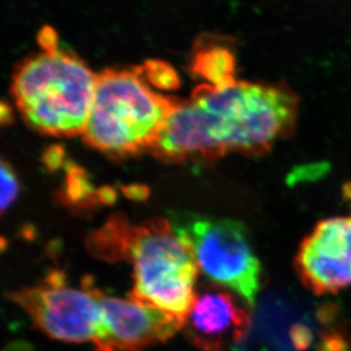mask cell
Instances as JSON below:
<instances>
[{
  "label": "cell",
  "mask_w": 351,
  "mask_h": 351,
  "mask_svg": "<svg viewBox=\"0 0 351 351\" xmlns=\"http://www.w3.org/2000/svg\"><path fill=\"white\" fill-rule=\"evenodd\" d=\"M179 104L149 85L141 66L104 69L82 136L111 159L137 156L154 149Z\"/></svg>",
  "instance_id": "cell-4"
},
{
  "label": "cell",
  "mask_w": 351,
  "mask_h": 351,
  "mask_svg": "<svg viewBox=\"0 0 351 351\" xmlns=\"http://www.w3.org/2000/svg\"><path fill=\"white\" fill-rule=\"evenodd\" d=\"M170 223L203 275L254 307L261 291V266L243 223L196 213H173Z\"/></svg>",
  "instance_id": "cell-5"
},
{
  "label": "cell",
  "mask_w": 351,
  "mask_h": 351,
  "mask_svg": "<svg viewBox=\"0 0 351 351\" xmlns=\"http://www.w3.org/2000/svg\"><path fill=\"white\" fill-rule=\"evenodd\" d=\"M298 98L285 86L239 82L199 85L180 101L152 149L167 162L215 160L228 153L261 156L293 132Z\"/></svg>",
  "instance_id": "cell-1"
},
{
  "label": "cell",
  "mask_w": 351,
  "mask_h": 351,
  "mask_svg": "<svg viewBox=\"0 0 351 351\" xmlns=\"http://www.w3.org/2000/svg\"><path fill=\"white\" fill-rule=\"evenodd\" d=\"M1 351H34V347L24 340H15L5 346Z\"/></svg>",
  "instance_id": "cell-15"
},
{
  "label": "cell",
  "mask_w": 351,
  "mask_h": 351,
  "mask_svg": "<svg viewBox=\"0 0 351 351\" xmlns=\"http://www.w3.org/2000/svg\"><path fill=\"white\" fill-rule=\"evenodd\" d=\"M88 247L105 261H130L132 300L185 319L195 298L199 268L169 221L134 225L113 217L89 237Z\"/></svg>",
  "instance_id": "cell-2"
},
{
  "label": "cell",
  "mask_w": 351,
  "mask_h": 351,
  "mask_svg": "<svg viewBox=\"0 0 351 351\" xmlns=\"http://www.w3.org/2000/svg\"><path fill=\"white\" fill-rule=\"evenodd\" d=\"M13 119L14 112L12 106L6 101L0 99V129L10 125V122L13 121Z\"/></svg>",
  "instance_id": "cell-14"
},
{
  "label": "cell",
  "mask_w": 351,
  "mask_h": 351,
  "mask_svg": "<svg viewBox=\"0 0 351 351\" xmlns=\"http://www.w3.org/2000/svg\"><path fill=\"white\" fill-rule=\"evenodd\" d=\"M101 293L89 278L78 289L69 285L63 271L53 270L37 285L13 292L10 299L53 340L93 343L101 317Z\"/></svg>",
  "instance_id": "cell-6"
},
{
  "label": "cell",
  "mask_w": 351,
  "mask_h": 351,
  "mask_svg": "<svg viewBox=\"0 0 351 351\" xmlns=\"http://www.w3.org/2000/svg\"><path fill=\"white\" fill-rule=\"evenodd\" d=\"M45 161L47 163L48 168L51 169L58 168L62 163L64 162V151L60 146H55L49 149L47 156L45 158Z\"/></svg>",
  "instance_id": "cell-13"
},
{
  "label": "cell",
  "mask_w": 351,
  "mask_h": 351,
  "mask_svg": "<svg viewBox=\"0 0 351 351\" xmlns=\"http://www.w3.org/2000/svg\"><path fill=\"white\" fill-rule=\"evenodd\" d=\"M20 191L19 176L6 160L0 158V216L13 206Z\"/></svg>",
  "instance_id": "cell-12"
},
{
  "label": "cell",
  "mask_w": 351,
  "mask_h": 351,
  "mask_svg": "<svg viewBox=\"0 0 351 351\" xmlns=\"http://www.w3.org/2000/svg\"><path fill=\"white\" fill-rule=\"evenodd\" d=\"M38 44L40 49L14 68L10 91L17 111L41 135L58 138L82 135L97 73L75 51L61 47L51 27L39 32Z\"/></svg>",
  "instance_id": "cell-3"
},
{
  "label": "cell",
  "mask_w": 351,
  "mask_h": 351,
  "mask_svg": "<svg viewBox=\"0 0 351 351\" xmlns=\"http://www.w3.org/2000/svg\"><path fill=\"white\" fill-rule=\"evenodd\" d=\"M191 72L203 80L202 85L215 89L230 87L237 82L233 53L218 45H202L196 48L191 61Z\"/></svg>",
  "instance_id": "cell-10"
},
{
  "label": "cell",
  "mask_w": 351,
  "mask_h": 351,
  "mask_svg": "<svg viewBox=\"0 0 351 351\" xmlns=\"http://www.w3.org/2000/svg\"><path fill=\"white\" fill-rule=\"evenodd\" d=\"M101 317L95 351H143L166 342L182 330L184 321L132 298L101 293Z\"/></svg>",
  "instance_id": "cell-7"
},
{
  "label": "cell",
  "mask_w": 351,
  "mask_h": 351,
  "mask_svg": "<svg viewBox=\"0 0 351 351\" xmlns=\"http://www.w3.org/2000/svg\"><path fill=\"white\" fill-rule=\"evenodd\" d=\"M143 73L149 85L165 90L176 89L179 85L178 75L175 69L163 61H147L141 65Z\"/></svg>",
  "instance_id": "cell-11"
},
{
  "label": "cell",
  "mask_w": 351,
  "mask_h": 351,
  "mask_svg": "<svg viewBox=\"0 0 351 351\" xmlns=\"http://www.w3.org/2000/svg\"><path fill=\"white\" fill-rule=\"evenodd\" d=\"M251 316L226 290L195 294L184 319L186 338L202 351H226L242 342L250 331Z\"/></svg>",
  "instance_id": "cell-9"
},
{
  "label": "cell",
  "mask_w": 351,
  "mask_h": 351,
  "mask_svg": "<svg viewBox=\"0 0 351 351\" xmlns=\"http://www.w3.org/2000/svg\"><path fill=\"white\" fill-rule=\"evenodd\" d=\"M295 268L304 287L319 295L351 287V213L318 223L301 243Z\"/></svg>",
  "instance_id": "cell-8"
}]
</instances>
